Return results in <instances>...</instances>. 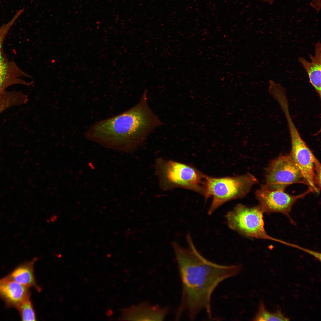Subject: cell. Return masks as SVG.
I'll use <instances>...</instances> for the list:
<instances>
[{
    "label": "cell",
    "mask_w": 321,
    "mask_h": 321,
    "mask_svg": "<svg viewBox=\"0 0 321 321\" xmlns=\"http://www.w3.org/2000/svg\"><path fill=\"white\" fill-rule=\"evenodd\" d=\"M263 212L258 206L249 207L240 204L226 215L229 227L247 237L266 239L288 246L289 243L269 235L264 228Z\"/></svg>",
    "instance_id": "cell-6"
},
{
    "label": "cell",
    "mask_w": 321,
    "mask_h": 321,
    "mask_svg": "<svg viewBox=\"0 0 321 321\" xmlns=\"http://www.w3.org/2000/svg\"><path fill=\"white\" fill-rule=\"evenodd\" d=\"M156 172L164 190L180 188L203 195L207 176L190 165L172 160H157Z\"/></svg>",
    "instance_id": "cell-3"
},
{
    "label": "cell",
    "mask_w": 321,
    "mask_h": 321,
    "mask_svg": "<svg viewBox=\"0 0 321 321\" xmlns=\"http://www.w3.org/2000/svg\"><path fill=\"white\" fill-rule=\"evenodd\" d=\"M284 190L270 189L264 184L256 191L255 195L259 203L258 206L263 213H281L293 222L289 215L292 207L298 200L304 198L311 191L308 189L303 193L293 195Z\"/></svg>",
    "instance_id": "cell-8"
},
{
    "label": "cell",
    "mask_w": 321,
    "mask_h": 321,
    "mask_svg": "<svg viewBox=\"0 0 321 321\" xmlns=\"http://www.w3.org/2000/svg\"><path fill=\"white\" fill-rule=\"evenodd\" d=\"M288 126L291 148L289 155L300 171L311 192L318 193L321 188V164L303 141L289 112L284 114Z\"/></svg>",
    "instance_id": "cell-5"
},
{
    "label": "cell",
    "mask_w": 321,
    "mask_h": 321,
    "mask_svg": "<svg viewBox=\"0 0 321 321\" xmlns=\"http://www.w3.org/2000/svg\"><path fill=\"white\" fill-rule=\"evenodd\" d=\"M129 313L133 316L130 318L135 320L145 321L163 320L168 313V309L166 307L152 305L147 303H143L130 309Z\"/></svg>",
    "instance_id": "cell-12"
},
{
    "label": "cell",
    "mask_w": 321,
    "mask_h": 321,
    "mask_svg": "<svg viewBox=\"0 0 321 321\" xmlns=\"http://www.w3.org/2000/svg\"><path fill=\"white\" fill-rule=\"evenodd\" d=\"M186 247L176 241L172 246L177 262L183 288V306L191 319L202 310L212 316L211 298L215 289L222 281L237 275L241 270L238 265H223L211 262L197 251L189 233L187 234Z\"/></svg>",
    "instance_id": "cell-1"
},
{
    "label": "cell",
    "mask_w": 321,
    "mask_h": 321,
    "mask_svg": "<svg viewBox=\"0 0 321 321\" xmlns=\"http://www.w3.org/2000/svg\"><path fill=\"white\" fill-rule=\"evenodd\" d=\"M28 101L27 95L24 93L4 92L0 95V114L10 107L26 103Z\"/></svg>",
    "instance_id": "cell-14"
},
{
    "label": "cell",
    "mask_w": 321,
    "mask_h": 321,
    "mask_svg": "<svg viewBox=\"0 0 321 321\" xmlns=\"http://www.w3.org/2000/svg\"><path fill=\"white\" fill-rule=\"evenodd\" d=\"M16 309L23 321H35V313L33 305L29 296L18 306Z\"/></svg>",
    "instance_id": "cell-16"
},
{
    "label": "cell",
    "mask_w": 321,
    "mask_h": 321,
    "mask_svg": "<svg viewBox=\"0 0 321 321\" xmlns=\"http://www.w3.org/2000/svg\"><path fill=\"white\" fill-rule=\"evenodd\" d=\"M10 27L7 24L0 27V95L8 86L19 84L29 86L32 83L26 81L22 78H31V76L23 71L12 61H9L5 55L3 44Z\"/></svg>",
    "instance_id": "cell-9"
},
{
    "label": "cell",
    "mask_w": 321,
    "mask_h": 321,
    "mask_svg": "<svg viewBox=\"0 0 321 321\" xmlns=\"http://www.w3.org/2000/svg\"><path fill=\"white\" fill-rule=\"evenodd\" d=\"M318 41L315 45L314 56L309 55L310 62L300 57L299 62L302 64L308 76L310 83L321 97V49Z\"/></svg>",
    "instance_id": "cell-11"
},
{
    "label": "cell",
    "mask_w": 321,
    "mask_h": 321,
    "mask_svg": "<svg viewBox=\"0 0 321 321\" xmlns=\"http://www.w3.org/2000/svg\"><path fill=\"white\" fill-rule=\"evenodd\" d=\"M147 99L146 90L136 105L117 115L95 122L85 132V137L112 149H135L162 124L149 107Z\"/></svg>",
    "instance_id": "cell-2"
},
{
    "label": "cell",
    "mask_w": 321,
    "mask_h": 321,
    "mask_svg": "<svg viewBox=\"0 0 321 321\" xmlns=\"http://www.w3.org/2000/svg\"><path fill=\"white\" fill-rule=\"evenodd\" d=\"M36 258L24 262L15 268L7 276L11 279L29 287H34L37 290L34 275L33 267Z\"/></svg>",
    "instance_id": "cell-13"
},
{
    "label": "cell",
    "mask_w": 321,
    "mask_h": 321,
    "mask_svg": "<svg viewBox=\"0 0 321 321\" xmlns=\"http://www.w3.org/2000/svg\"><path fill=\"white\" fill-rule=\"evenodd\" d=\"M29 287L14 281L7 276L0 279V298L7 307L16 308L29 295Z\"/></svg>",
    "instance_id": "cell-10"
},
{
    "label": "cell",
    "mask_w": 321,
    "mask_h": 321,
    "mask_svg": "<svg viewBox=\"0 0 321 321\" xmlns=\"http://www.w3.org/2000/svg\"><path fill=\"white\" fill-rule=\"evenodd\" d=\"M265 2H268L269 3H271L272 2V0H258Z\"/></svg>",
    "instance_id": "cell-17"
},
{
    "label": "cell",
    "mask_w": 321,
    "mask_h": 321,
    "mask_svg": "<svg viewBox=\"0 0 321 321\" xmlns=\"http://www.w3.org/2000/svg\"><path fill=\"white\" fill-rule=\"evenodd\" d=\"M254 321H288L289 318L285 317L280 310L274 313L270 312L266 309L263 302L261 301L258 310L252 320Z\"/></svg>",
    "instance_id": "cell-15"
},
{
    "label": "cell",
    "mask_w": 321,
    "mask_h": 321,
    "mask_svg": "<svg viewBox=\"0 0 321 321\" xmlns=\"http://www.w3.org/2000/svg\"><path fill=\"white\" fill-rule=\"evenodd\" d=\"M258 183L257 179L249 173L220 178L207 176L203 196L206 201L209 197L213 198L208 214H212L218 208L228 201L244 197L252 187Z\"/></svg>",
    "instance_id": "cell-4"
},
{
    "label": "cell",
    "mask_w": 321,
    "mask_h": 321,
    "mask_svg": "<svg viewBox=\"0 0 321 321\" xmlns=\"http://www.w3.org/2000/svg\"><path fill=\"white\" fill-rule=\"evenodd\" d=\"M265 181L267 187L273 190H285L288 186L295 183L306 185L289 155H280L271 162L266 171Z\"/></svg>",
    "instance_id": "cell-7"
}]
</instances>
